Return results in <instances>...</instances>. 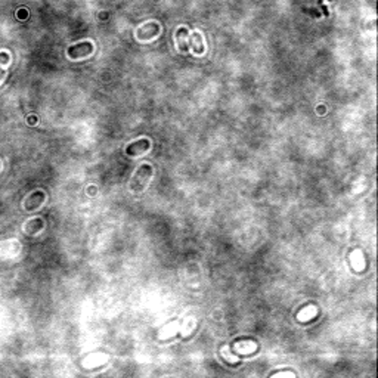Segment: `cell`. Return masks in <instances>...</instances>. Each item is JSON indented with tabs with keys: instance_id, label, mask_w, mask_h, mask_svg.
I'll return each mask as SVG.
<instances>
[{
	"instance_id": "obj_8",
	"label": "cell",
	"mask_w": 378,
	"mask_h": 378,
	"mask_svg": "<svg viewBox=\"0 0 378 378\" xmlns=\"http://www.w3.org/2000/svg\"><path fill=\"white\" fill-rule=\"evenodd\" d=\"M43 226H44V223H43L42 219L30 220V222H27V225H25V232H27L28 235H36L39 231H42Z\"/></svg>"
},
{
	"instance_id": "obj_9",
	"label": "cell",
	"mask_w": 378,
	"mask_h": 378,
	"mask_svg": "<svg viewBox=\"0 0 378 378\" xmlns=\"http://www.w3.org/2000/svg\"><path fill=\"white\" fill-rule=\"evenodd\" d=\"M9 59H10L9 53H6V52H0V64H7V62H9Z\"/></svg>"
},
{
	"instance_id": "obj_3",
	"label": "cell",
	"mask_w": 378,
	"mask_h": 378,
	"mask_svg": "<svg viewBox=\"0 0 378 378\" xmlns=\"http://www.w3.org/2000/svg\"><path fill=\"white\" fill-rule=\"evenodd\" d=\"M93 43L92 42H80L68 47V56L71 59H80L86 58L93 53Z\"/></svg>"
},
{
	"instance_id": "obj_7",
	"label": "cell",
	"mask_w": 378,
	"mask_h": 378,
	"mask_svg": "<svg viewBox=\"0 0 378 378\" xmlns=\"http://www.w3.org/2000/svg\"><path fill=\"white\" fill-rule=\"evenodd\" d=\"M188 37H189V31L185 27H180L176 31V42H177V47L180 52H186L188 50Z\"/></svg>"
},
{
	"instance_id": "obj_4",
	"label": "cell",
	"mask_w": 378,
	"mask_h": 378,
	"mask_svg": "<svg viewBox=\"0 0 378 378\" xmlns=\"http://www.w3.org/2000/svg\"><path fill=\"white\" fill-rule=\"evenodd\" d=\"M151 148V142L149 139H137L133 143H130L126 148V154L128 157H139L142 154H145L148 149Z\"/></svg>"
},
{
	"instance_id": "obj_1",
	"label": "cell",
	"mask_w": 378,
	"mask_h": 378,
	"mask_svg": "<svg viewBox=\"0 0 378 378\" xmlns=\"http://www.w3.org/2000/svg\"><path fill=\"white\" fill-rule=\"evenodd\" d=\"M152 174H154V168H152L151 164H142V166H139L137 170L134 171L130 183H128V189L131 192H134V194L142 192L146 188V185H148L149 179L152 177Z\"/></svg>"
},
{
	"instance_id": "obj_11",
	"label": "cell",
	"mask_w": 378,
	"mask_h": 378,
	"mask_svg": "<svg viewBox=\"0 0 378 378\" xmlns=\"http://www.w3.org/2000/svg\"><path fill=\"white\" fill-rule=\"evenodd\" d=\"M4 76H6V70H3V68H0V82L4 79Z\"/></svg>"
},
{
	"instance_id": "obj_10",
	"label": "cell",
	"mask_w": 378,
	"mask_h": 378,
	"mask_svg": "<svg viewBox=\"0 0 378 378\" xmlns=\"http://www.w3.org/2000/svg\"><path fill=\"white\" fill-rule=\"evenodd\" d=\"M319 6H321V9H322L324 15H325V16H328V15H330V12H328V9H327V7H325V6L322 4V0H319Z\"/></svg>"
},
{
	"instance_id": "obj_2",
	"label": "cell",
	"mask_w": 378,
	"mask_h": 378,
	"mask_svg": "<svg viewBox=\"0 0 378 378\" xmlns=\"http://www.w3.org/2000/svg\"><path fill=\"white\" fill-rule=\"evenodd\" d=\"M160 31H161L160 24L155 21H149L136 30V39L140 42H148V40H152L154 37H157L160 34Z\"/></svg>"
},
{
	"instance_id": "obj_5",
	"label": "cell",
	"mask_w": 378,
	"mask_h": 378,
	"mask_svg": "<svg viewBox=\"0 0 378 378\" xmlns=\"http://www.w3.org/2000/svg\"><path fill=\"white\" fill-rule=\"evenodd\" d=\"M46 200V194L43 191H34L24 200V209L27 211L37 210Z\"/></svg>"
},
{
	"instance_id": "obj_12",
	"label": "cell",
	"mask_w": 378,
	"mask_h": 378,
	"mask_svg": "<svg viewBox=\"0 0 378 378\" xmlns=\"http://www.w3.org/2000/svg\"><path fill=\"white\" fill-rule=\"evenodd\" d=\"M328 1H333V0H328Z\"/></svg>"
},
{
	"instance_id": "obj_6",
	"label": "cell",
	"mask_w": 378,
	"mask_h": 378,
	"mask_svg": "<svg viewBox=\"0 0 378 378\" xmlns=\"http://www.w3.org/2000/svg\"><path fill=\"white\" fill-rule=\"evenodd\" d=\"M188 46L192 47V52L195 55H203L206 52V47H204V40H203V36L200 33H192L189 37H188Z\"/></svg>"
}]
</instances>
